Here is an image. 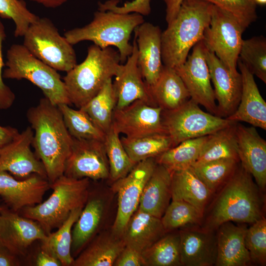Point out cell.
Segmentation results:
<instances>
[{"label": "cell", "mask_w": 266, "mask_h": 266, "mask_svg": "<svg viewBox=\"0 0 266 266\" xmlns=\"http://www.w3.org/2000/svg\"><path fill=\"white\" fill-rule=\"evenodd\" d=\"M27 117L34 131L32 145L51 184L64 175L73 138L65 124L58 106L45 97L41 99L37 105L28 109Z\"/></svg>", "instance_id": "cell-1"}, {"label": "cell", "mask_w": 266, "mask_h": 266, "mask_svg": "<svg viewBox=\"0 0 266 266\" xmlns=\"http://www.w3.org/2000/svg\"><path fill=\"white\" fill-rule=\"evenodd\" d=\"M220 189L201 224L203 228L216 231L226 222L252 224L264 217V192L240 163Z\"/></svg>", "instance_id": "cell-2"}, {"label": "cell", "mask_w": 266, "mask_h": 266, "mask_svg": "<svg viewBox=\"0 0 266 266\" xmlns=\"http://www.w3.org/2000/svg\"><path fill=\"white\" fill-rule=\"evenodd\" d=\"M212 7L204 0H183L176 17L162 32L164 66L175 68L185 62L191 49L202 39Z\"/></svg>", "instance_id": "cell-3"}, {"label": "cell", "mask_w": 266, "mask_h": 266, "mask_svg": "<svg viewBox=\"0 0 266 266\" xmlns=\"http://www.w3.org/2000/svg\"><path fill=\"white\" fill-rule=\"evenodd\" d=\"M119 52L112 47L101 48L93 44L85 60L66 72L63 80L71 104L84 106L120 69Z\"/></svg>", "instance_id": "cell-4"}, {"label": "cell", "mask_w": 266, "mask_h": 266, "mask_svg": "<svg viewBox=\"0 0 266 266\" xmlns=\"http://www.w3.org/2000/svg\"><path fill=\"white\" fill-rule=\"evenodd\" d=\"M144 22L143 16L138 13L98 9L88 24L68 30L64 36L72 45L90 41L101 48L114 46L119 52L121 63H124L133 51V45L129 42L131 34Z\"/></svg>", "instance_id": "cell-5"}, {"label": "cell", "mask_w": 266, "mask_h": 266, "mask_svg": "<svg viewBox=\"0 0 266 266\" xmlns=\"http://www.w3.org/2000/svg\"><path fill=\"white\" fill-rule=\"evenodd\" d=\"M89 187V178L75 179L63 175L50 184L53 191L46 200L19 212L37 222L48 235L59 228L73 210L84 207Z\"/></svg>", "instance_id": "cell-6"}, {"label": "cell", "mask_w": 266, "mask_h": 266, "mask_svg": "<svg viewBox=\"0 0 266 266\" xmlns=\"http://www.w3.org/2000/svg\"><path fill=\"white\" fill-rule=\"evenodd\" d=\"M6 59L3 78L27 79L38 87L52 104H71L57 70L32 55L23 44H12L7 51Z\"/></svg>", "instance_id": "cell-7"}, {"label": "cell", "mask_w": 266, "mask_h": 266, "mask_svg": "<svg viewBox=\"0 0 266 266\" xmlns=\"http://www.w3.org/2000/svg\"><path fill=\"white\" fill-rule=\"evenodd\" d=\"M23 45L36 58L57 71L67 72L76 64L71 45L60 35L52 21L39 17L24 34Z\"/></svg>", "instance_id": "cell-8"}, {"label": "cell", "mask_w": 266, "mask_h": 266, "mask_svg": "<svg viewBox=\"0 0 266 266\" xmlns=\"http://www.w3.org/2000/svg\"><path fill=\"white\" fill-rule=\"evenodd\" d=\"M162 121L172 147L192 138L206 136L235 122L203 111L191 99L171 110H162Z\"/></svg>", "instance_id": "cell-9"}, {"label": "cell", "mask_w": 266, "mask_h": 266, "mask_svg": "<svg viewBox=\"0 0 266 266\" xmlns=\"http://www.w3.org/2000/svg\"><path fill=\"white\" fill-rule=\"evenodd\" d=\"M245 30L233 14L212 4L210 23L202 40L206 48L234 74L239 73L237 61Z\"/></svg>", "instance_id": "cell-10"}, {"label": "cell", "mask_w": 266, "mask_h": 266, "mask_svg": "<svg viewBox=\"0 0 266 266\" xmlns=\"http://www.w3.org/2000/svg\"><path fill=\"white\" fill-rule=\"evenodd\" d=\"M157 163L155 158L142 161L125 177L114 182L113 191L118 195V208L112 232L122 236L129 219L137 209L145 185Z\"/></svg>", "instance_id": "cell-11"}, {"label": "cell", "mask_w": 266, "mask_h": 266, "mask_svg": "<svg viewBox=\"0 0 266 266\" xmlns=\"http://www.w3.org/2000/svg\"><path fill=\"white\" fill-rule=\"evenodd\" d=\"M205 48L202 40L198 42L185 62L174 69L183 81L191 99L217 116V106L205 59Z\"/></svg>", "instance_id": "cell-12"}, {"label": "cell", "mask_w": 266, "mask_h": 266, "mask_svg": "<svg viewBox=\"0 0 266 266\" xmlns=\"http://www.w3.org/2000/svg\"><path fill=\"white\" fill-rule=\"evenodd\" d=\"M73 138L64 175L73 178L94 180L109 177L108 162L104 141Z\"/></svg>", "instance_id": "cell-13"}, {"label": "cell", "mask_w": 266, "mask_h": 266, "mask_svg": "<svg viewBox=\"0 0 266 266\" xmlns=\"http://www.w3.org/2000/svg\"><path fill=\"white\" fill-rule=\"evenodd\" d=\"M47 235L37 222L2 207L0 214V243L15 255L21 258L26 257L32 245L43 240Z\"/></svg>", "instance_id": "cell-14"}, {"label": "cell", "mask_w": 266, "mask_h": 266, "mask_svg": "<svg viewBox=\"0 0 266 266\" xmlns=\"http://www.w3.org/2000/svg\"><path fill=\"white\" fill-rule=\"evenodd\" d=\"M162 110L145 101L136 100L121 109H115L112 125L119 133L127 137L165 133Z\"/></svg>", "instance_id": "cell-15"}, {"label": "cell", "mask_w": 266, "mask_h": 266, "mask_svg": "<svg viewBox=\"0 0 266 266\" xmlns=\"http://www.w3.org/2000/svg\"><path fill=\"white\" fill-rule=\"evenodd\" d=\"M33 136V129L28 127L2 148L0 154V171H6L23 179L33 174L47 179L42 163L31 148Z\"/></svg>", "instance_id": "cell-16"}, {"label": "cell", "mask_w": 266, "mask_h": 266, "mask_svg": "<svg viewBox=\"0 0 266 266\" xmlns=\"http://www.w3.org/2000/svg\"><path fill=\"white\" fill-rule=\"evenodd\" d=\"M205 56L217 100V116L227 118L236 109L241 97L240 73L234 74L213 52L205 48Z\"/></svg>", "instance_id": "cell-17"}, {"label": "cell", "mask_w": 266, "mask_h": 266, "mask_svg": "<svg viewBox=\"0 0 266 266\" xmlns=\"http://www.w3.org/2000/svg\"><path fill=\"white\" fill-rule=\"evenodd\" d=\"M49 189L48 180L38 174L18 180L6 171H0V197L13 211L41 203Z\"/></svg>", "instance_id": "cell-18"}, {"label": "cell", "mask_w": 266, "mask_h": 266, "mask_svg": "<svg viewBox=\"0 0 266 266\" xmlns=\"http://www.w3.org/2000/svg\"><path fill=\"white\" fill-rule=\"evenodd\" d=\"M179 232L181 266L215 265L217 256L216 231L198 225L182 228Z\"/></svg>", "instance_id": "cell-19"}, {"label": "cell", "mask_w": 266, "mask_h": 266, "mask_svg": "<svg viewBox=\"0 0 266 266\" xmlns=\"http://www.w3.org/2000/svg\"><path fill=\"white\" fill-rule=\"evenodd\" d=\"M235 135L239 163L264 192L266 187V141L255 127L236 122Z\"/></svg>", "instance_id": "cell-20"}, {"label": "cell", "mask_w": 266, "mask_h": 266, "mask_svg": "<svg viewBox=\"0 0 266 266\" xmlns=\"http://www.w3.org/2000/svg\"><path fill=\"white\" fill-rule=\"evenodd\" d=\"M133 32L141 75L147 86L153 85L159 78L164 66L162 59V31L159 26L144 22Z\"/></svg>", "instance_id": "cell-21"}, {"label": "cell", "mask_w": 266, "mask_h": 266, "mask_svg": "<svg viewBox=\"0 0 266 266\" xmlns=\"http://www.w3.org/2000/svg\"><path fill=\"white\" fill-rule=\"evenodd\" d=\"M137 58V46L134 37L132 53L125 64H121L120 69L113 82L117 97L115 109H121L136 100H144L156 106L141 75Z\"/></svg>", "instance_id": "cell-22"}, {"label": "cell", "mask_w": 266, "mask_h": 266, "mask_svg": "<svg viewBox=\"0 0 266 266\" xmlns=\"http://www.w3.org/2000/svg\"><path fill=\"white\" fill-rule=\"evenodd\" d=\"M237 66L242 78L240 100L234 113L226 118L234 122H244L266 130V101L259 92L254 75L238 59Z\"/></svg>", "instance_id": "cell-23"}, {"label": "cell", "mask_w": 266, "mask_h": 266, "mask_svg": "<svg viewBox=\"0 0 266 266\" xmlns=\"http://www.w3.org/2000/svg\"><path fill=\"white\" fill-rule=\"evenodd\" d=\"M247 226L228 221L216 230L217 256L216 266H246L251 264L245 244Z\"/></svg>", "instance_id": "cell-24"}, {"label": "cell", "mask_w": 266, "mask_h": 266, "mask_svg": "<svg viewBox=\"0 0 266 266\" xmlns=\"http://www.w3.org/2000/svg\"><path fill=\"white\" fill-rule=\"evenodd\" d=\"M166 233L161 218L138 207L128 222L122 237L125 246L142 253Z\"/></svg>", "instance_id": "cell-25"}, {"label": "cell", "mask_w": 266, "mask_h": 266, "mask_svg": "<svg viewBox=\"0 0 266 266\" xmlns=\"http://www.w3.org/2000/svg\"><path fill=\"white\" fill-rule=\"evenodd\" d=\"M104 201L89 194L87 200L72 229L71 252L76 258L97 234L104 214Z\"/></svg>", "instance_id": "cell-26"}, {"label": "cell", "mask_w": 266, "mask_h": 266, "mask_svg": "<svg viewBox=\"0 0 266 266\" xmlns=\"http://www.w3.org/2000/svg\"><path fill=\"white\" fill-rule=\"evenodd\" d=\"M171 182L170 171L157 164L144 187L138 207L161 218L171 200Z\"/></svg>", "instance_id": "cell-27"}, {"label": "cell", "mask_w": 266, "mask_h": 266, "mask_svg": "<svg viewBox=\"0 0 266 266\" xmlns=\"http://www.w3.org/2000/svg\"><path fill=\"white\" fill-rule=\"evenodd\" d=\"M125 246L122 237L109 233L97 234L74 258L72 266H111Z\"/></svg>", "instance_id": "cell-28"}, {"label": "cell", "mask_w": 266, "mask_h": 266, "mask_svg": "<svg viewBox=\"0 0 266 266\" xmlns=\"http://www.w3.org/2000/svg\"><path fill=\"white\" fill-rule=\"evenodd\" d=\"M147 87L154 104L163 110L174 109L191 99L187 89L175 69L165 66L157 81Z\"/></svg>", "instance_id": "cell-29"}, {"label": "cell", "mask_w": 266, "mask_h": 266, "mask_svg": "<svg viewBox=\"0 0 266 266\" xmlns=\"http://www.w3.org/2000/svg\"><path fill=\"white\" fill-rule=\"evenodd\" d=\"M213 194L198 177L192 166L171 172V200L187 202L204 215Z\"/></svg>", "instance_id": "cell-30"}, {"label": "cell", "mask_w": 266, "mask_h": 266, "mask_svg": "<svg viewBox=\"0 0 266 266\" xmlns=\"http://www.w3.org/2000/svg\"><path fill=\"white\" fill-rule=\"evenodd\" d=\"M83 208L73 210L56 232H51L43 240L40 241V248L59 260L62 266L73 265L74 259L71 252L72 229Z\"/></svg>", "instance_id": "cell-31"}, {"label": "cell", "mask_w": 266, "mask_h": 266, "mask_svg": "<svg viewBox=\"0 0 266 266\" xmlns=\"http://www.w3.org/2000/svg\"><path fill=\"white\" fill-rule=\"evenodd\" d=\"M236 123L208 135L195 164L224 159L239 161L235 135Z\"/></svg>", "instance_id": "cell-32"}, {"label": "cell", "mask_w": 266, "mask_h": 266, "mask_svg": "<svg viewBox=\"0 0 266 266\" xmlns=\"http://www.w3.org/2000/svg\"><path fill=\"white\" fill-rule=\"evenodd\" d=\"M122 143L132 161L137 163L156 158L172 147L169 136L165 133L151 134L136 137L121 138Z\"/></svg>", "instance_id": "cell-33"}, {"label": "cell", "mask_w": 266, "mask_h": 266, "mask_svg": "<svg viewBox=\"0 0 266 266\" xmlns=\"http://www.w3.org/2000/svg\"><path fill=\"white\" fill-rule=\"evenodd\" d=\"M117 101L116 92L111 78L94 97L80 108L105 134L112 127Z\"/></svg>", "instance_id": "cell-34"}, {"label": "cell", "mask_w": 266, "mask_h": 266, "mask_svg": "<svg viewBox=\"0 0 266 266\" xmlns=\"http://www.w3.org/2000/svg\"><path fill=\"white\" fill-rule=\"evenodd\" d=\"M208 135L184 140L155 158L171 173L192 166L197 161Z\"/></svg>", "instance_id": "cell-35"}, {"label": "cell", "mask_w": 266, "mask_h": 266, "mask_svg": "<svg viewBox=\"0 0 266 266\" xmlns=\"http://www.w3.org/2000/svg\"><path fill=\"white\" fill-rule=\"evenodd\" d=\"M142 255L146 266H181L179 230L167 232Z\"/></svg>", "instance_id": "cell-36"}, {"label": "cell", "mask_w": 266, "mask_h": 266, "mask_svg": "<svg viewBox=\"0 0 266 266\" xmlns=\"http://www.w3.org/2000/svg\"><path fill=\"white\" fill-rule=\"evenodd\" d=\"M58 106L65 124L73 138L104 141L105 133L82 108L74 109L66 104Z\"/></svg>", "instance_id": "cell-37"}, {"label": "cell", "mask_w": 266, "mask_h": 266, "mask_svg": "<svg viewBox=\"0 0 266 266\" xmlns=\"http://www.w3.org/2000/svg\"><path fill=\"white\" fill-rule=\"evenodd\" d=\"M113 127L105 133L104 143L109 164L110 179L114 181L126 176L135 165L126 151Z\"/></svg>", "instance_id": "cell-38"}, {"label": "cell", "mask_w": 266, "mask_h": 266, "mask_svg": "<svg viewBox=\"0 0 266 266\" xmlns=\"http://www.w3.org/2000/svg\"><path fill=\"white\" fill-rule=\"evenodd\" d=\"M239 161L224 159L195 164L192 167L200 180L213 193L230 178Z\"/></svg>", "instance_id": "cell-39"}, {"label": "cell", "mask_w": 266, "mask_h": 266, "mask_svg": "<svg viewBox=\"0 0 266 266\" xmlns=\"http://www.w3.org/2000/svg\"><path fill=\"white\" fill-rule=\"evenodd\" d=\"M161 219L167 233L187 226L201 225L203 214L187 202L171 200Z\"/></svg>", "instance_id": "cell-40"}, {"label": "cell", "mask_w": 266, "mask_h": 266, "mask_svg": "<svg viewBox=\"0 0 266 266\" xmlns=\"http://www.w3.org/2000/svg\"><path fill=\"white\" fill-rule=\"evenodd\" d=\"M239 60L250 72L266 83V40L257 36L242 40Z\"/></svg>", "instance_id": "cell-41"}, {"label": "cell", "mask_w": 266, "mask_h": 266, "mask_svg": "<svg viewBox=\"0 0 266 266\" xmlns=\"http://www.w3.org/2000/svg\"><path fill=\"white\" fill-rule=\"evenodd\" d=\"M0 18L14 23L15 37L23 36L30 25L39 17L31 12L23 0H0Z\"/></svg>", "instance_id": "cell-42"}, {"label": "cell", "mask_w": 266, "mask_h": 266, "mask_svg": "<svg viewBox=\"0 0 266 266\" xmlns=\"http://www.w3.org/2000/svg\"><path fill=\"white\" fill-rule=\"evenodd\" d=\"M245 244L250 254L251 264H266V219L263 217L247 228Z\"/></svg>", "instance_id": "cell-43"}, {"label": "cell", "mask_w": 266, "mask_h": 266, "mask_svg": "<svg viewBox=\"0 0 266 266\" xmlns=\"http://www.w3.org/2000/svg\"><path fill=\"white\" fill-rule=\"evenodd\" d=\"M233 14L245 29L257 18L253 0H204Z\"/></svg>", "instance_id": "cell-44"}, {"label": "cell", "mask_w": 266, "mask_h": 266, "mask_svg": "<svg viewBox=\"0 0 266 266\" xmlns=\"http://www.w3.org/2000/svg\"><path fill=\"white\" fill-rule=\"evenodd\" d=\"M118 0H108L99 2V10H110L120 13H136L142 16L148 15L151 10L150 0H133L125 2L122 5L118 4Z\"/></svg>", "instance_id": "cell-45"}, {"label": "cell", "mask_w": 266, "mask_h": 266, "mask_svg": "<svg viewBox=\"0 0 266 266\" xmlns=\"http://www.w3.org/2000/svg\"><path fill=\"white\" fill-rule=\"evenodd\" d=\"M5 28L0 18V109L10 108L15 100V95L3 80L2 69L5 66L2 56V44L6 38Z\"/></svg>", "instance_id": "cell-46"}, {"label": "cell", "mask_w": 266, "mask_h": 266, "mask_svg": "<svg viewBox=\"0 0 266 266\" xmlns=\"http://www.w3.org/2000/svg\"><path fill=\"white\" fill-rule=\"evenodd\" d=\"M113 266H146L142 253L125 246Z\"/></svg>", "instance_id": "cell-47"}, {"label": "cell", "mask_w": 266, "mask_h": 266, "mask_svg": "<svg viewBox=\"0 0 266 266\" xmlns=\"http://www.w3.org/2000/svg\"><path fill=\"white\" fill-rule=\"evenodd\" d=\"M22 258L10 251L0 243V266H19L22 265Z\"/></svg>", "instance_id": "cell-48"}, {"label": "cell", "mask_w": 266, "mask_h": 266, "mask_svg": "<svg viewBox=\"0 0 266 266\" xmlns=\"http://www.w3.org/2000/svg\"><path fill=\"white\" fill-rule=\"evenodd\" d=\"M33 265L35 266H62L59 260L41 248L34 258Z\"/></svg>", "instance_id": "cell-49"}, {"label": "cell", "mask_w": 266, "mask_h": 266, "mask_svg": "<svg viewBox=\"0 0 266 266\" xmlns=\"http://www.w3.org/2000/svg\"><path fill=\"white\" fill-rule=\"evenodd\" d=\"M19 133L16 128L0 126V147H4L10 144Z\"/></svg>", "instance_id": "cell-50"}, {"label": "cell", "mask_w": 266, "mask_h": 266, "mask_svg": "<svg viewBox=\"0 0 266 266\" xmlns=\"http://www.w3.org/2000/svg\"><path fill=\"white\" fill-rule=\"evenodd\" d=\"M166 4V20L170 23L176 17L183 0H164Z\"/></svg>", "instance_id": "cell-51"}, {"label": "cell", "mask_w": 266, "mask_h": 266, "mask_svg": "<svg viewBox=\"0 0 266 266\" xmlns=\"http://www.w3.org/2000/svg\"><path fill=\"white\" fill-rule=\"evenodd\" d=\"M32 1L41 4L43 6L55 8L61 6L69 0H30Z\"/></svg>", "instance_id": "cell-52"}, {"label": "cell", "mask_w": 266, "mask_h": 266, "mask_svg": "<svg viewBox=\"0 0 266 266\" xmlns=\"http://www.w3.org/2000/svg\"><path fill=\"white\" fill-rule=\"evenodd\" d=\"M255 4L258 5L264 6L266 4V0H253Z\"/></svg>", "instance_id": "cell-53"}, {"label": "cell", "mask_w": 266, "mask_h": 266, "mask_svg": "<svg viewBox=\"0 0 266 266\" xmlns=\"http://www.w3.org/2000/svg\"><path fill=\"white\" fill-rule=\"evenodd\" d=\"M2 207L0 205V214L1 211V210H2Z\"/></svg>", "instance_id": "cell-54"}, {"label": "cell", "mask_w": 266, "mask_h": 266, "mask_svg": "<svg viewBox=\"0 0 266 266\" xmlns=\"http://www.w3.org/2000/svg\"><path fill=\"white\" fill-rule=\"evenodd\" d=\"M3 147H0V153H1V151Z\"/></svg>", "instance_id": "cell-55"}]
</instances>
